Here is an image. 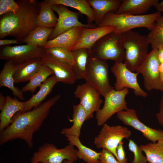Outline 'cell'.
Wrapping results in <instances>:
<instances>
[{
  "instance_id": "cell-1",
  "label": "cell",
  "mask_w": 163,
  "mask_h": 163,
  "mask_svg": "<svg viewBox=\"0 0 163 163\" xmlns=\"http://www.w3.org/2000/svg\"><path fill=\"white\" fill-rule=\"evenodd\" d=\"M60 98V95L57 94L32 110L16 113L11 124L0 131V145L21 139L25 142L29 148H32L34 133L39 129L51 108Z\"/></svg>"
},
{
  "instance_id": "cell-2",
  "label": "cell",
  "mask_w": 163,
  "mask_h": 163,
  "mask_svg": "<svg viewBox=\"0 0 163 163\" xmlns=\"http://www.w3.org/2000/svg\"><path fill=\"white\" fill-rule=\"evenodd\" d=\"M19 8L0 17V39L12 36L22 42L24 38L38 26L37 18L40 6L35 0L16 1Z\"/></svg>"
},
{
  "instance_id": "cell-3",
  "label": "cell",
  "mask_w": 163,
  "mask_h": 163,
  "mask_svg": "<svg viewBox=\"0 0 163 163\" xmlns=\"http://www.w3.org/2000/svg\"><path fill=\"white\" fill-rule=\"evenodd\" d=\"M161 16V13L157 12L140 15L117 14L110 12L105 15L97 27L111 26L114 27L113 32L117 34H123L140 27L146 28L150 31L154 27L156 20Z\"/></svg>"
},
{
  "instance_id": "cell-4",
  "label": "cell",
  "mask_w": 163,
  "mask_h": 163,
  "mask_svg": "<svg viewBox=\"0 0 163 163\" xmlns=\"http://www.w3.org/2000/svg\"><path fill=\"white\" fill-rule=\"evenodd\" d=\"M123 34L113 32L105 35L89 50V57L106 61L122 62L125 57Z\"/></svg>"
},
{
  "instance_id": "cell-5",
  "label": "cell",
  "mask_w": 163,
  "mask_h": 163,
  "mask_svg": "<svg viewBox=\"0 0 163 163\" xmlns=\"http://www.w3.org/2000/svg\"><path fill=\"white\" fill-rule=\"evenodd\" d=\"M124 63L132 72L136 71L145 59L149 43L146 36L129 30L123 33Z\"/></svg>"
},
{
  "instance_id": "cell-6",
  "label": "cell",
  "mask_w": 163,
  "mask_h": 163,
  "mask_svg": "<svg viewBox=\"0 0 163 163\" xmlns=\"http://www.w3.org/2000/svg\"><path fill=\"white\" fill-rule=\"evenodd\" d=\"M84 79L104 97L113 89L109 83L108 65L106 61L89 57Z\"/></svg>"
},
{
  "instance_id": "cell-7",
  "label": "cell",
  "mask_w": 163,
  "mask_h": 163,
  "mask_svg": "<svg viewBox=\"0 0 163 163\" xmlns=\"http://www.w3.org/2000/svg\"><path fill=\"white\" fill-rule=\"evenodd\" d=\"M74 146L69 144L58 149L52 144L45 143L33 153L30 163H63L65 160L74 162L78 158Z\"/></svg>"
},
{
  "instance_id": "cell-8",
  "label": "cell",
  "mask_w": 163,
  "mask_h": 163,
  "mask_svg": "<svg viewBox=\"0 0 163 163\" xmlns=\"http://www.w3.org/2000/svg\"><path fill=\"white\" fill-rule=\"evenodd\" d=\"M131 134V131L126 127L110 126L105 123L95 137L94 143L97 148L105 149L111 152L118 161L117 148L123 139L130 138Z\"/></svg>"
},
{
  "instance_id": "cell-9",
  "label": "cell",
  "mask_w": 163,
  "mask_h": 163,
  "mask_svg": "<svg viewBox=\"0 0 163 163\" xmlns=\"http://www.w3.org/2000/svg\"><path fill=\"white\" fill-rule=\"evenodd\" d=\"M129 92L127 88L120 91L113 88L104 97L103 107L96 112L98 126H103L115 113L128 109L125 98Z\"/></svg>"
},
{
  "instance_id": "cell-10",
  "label": "cell",
  "mask_w": 163,
  "mask_h": 163,
  "mask_svg": "<svg viewBox=\"0 0 163 163\" xmlns=\"http://www.w3.org/2000/svg\"><path fill=\"white\" fill-rule=\"evenodd\" d=\"M46 53L43 47L27 44L6 46L1 49L0 59L18 65L33 60L41 59Z\"/></svg>"
},
{
  "instance_id": "cell-11",
  "label": "cell",
  "mask_w": 163,
  "mask_h": 163,
  "mask_svg": "<svg viewBox=\"0 0 163 163\" xmlns=\"http://www.w3.org/2000/svg\"><path fill=\"white\" fill-rule=\"evenodd\" d=\"M52 9L58 14L57 25L49 36L48 40H53L61 34L76 27L93 28L97 27L95 24H85L78 20L80 13L72 11L66 6L59 4L51 5Z\"/></svg>"
},
{
  "instance_id": "cell-12",
  "label": "cell",
  "mask_w": 163,
  "mask_h": 163,
  "mask_svg": "<svg viewBox=\"0 0 163 163\" xmlns=\"http://www.w3.org/2000/svg\"><path fill=\"white\" fill-rule=\"evenodd\" d=\"M160 64L158 50L152 49L136 71V72L142 75L144 87L148 91L153 89L160 90L163 85L159 70Z\"/></svg>"
},
{
  "instance_id": "cell-13",
  "label": "cell",
  "mask_w": 163,
  "mask_h": 163,
  "mask_svg": "<svg viewBox=\"0 0 163 163\" xmlns=\"http://www.w3.org/2000/svg\"><path fill=\"white\" fill-rule=\"evenodd\" d=\"M112 72L116 80L114 84V89L120 91L125 88L133 89L136 96L145 97L147 93L140 87L138 82L137 76L139 73L129 70L124 63L115 62L111 68Z\"/></svg>"
},
{
  "instance_id": "cell-14",
  "label": "cell",
  "mask_w": 163,
  "mask_h": 163,
  "mask_svg": "<svg viewBox=\"0 0 163 163\" xmlns=\"http://www.w3.org/2000/svg\"><path fill=\"white\" fill-rule=\"evenodd\" d=\"M117 117L124 125L140 132L145 137L152 142L163 140V130L153 129L141 122L134 109L128 108L119 112L117 113Z\"/></svg>"
},
{
  "instance_id": "cell-15",
  "label": "cell",
  "mask_w": 163,
  "mask_h": 163,
  "mask_svg": "<svg viewBox=\"0 0 163 163\" xmlns=\"http://www.w3.org/2000/svg\"><path fill=\"white\" fill-rule=\"evenodd\" d=\"M75 97L79 99L80 104L86 112L88 120L93 117V113L100 109L102 102L101 95L93 86L85 82L77 86L74 92Z\"/></svg>"
},
{
  "instance_id": "cell-16",
  "label": "cell",
  "mask_w": 163,
  "mask_h": 163,
  "mask_svg": "<svg viewBox=\"0 0 163 163\" xmlns=\"http://www.w3.org/2000/svg\"><path fill=\"white\" fill-rule=\"evenodd\" d=\"M41 60L43 64L53 71L58 82L71 85L77 80L72 66L58 60L46 52Z\"/></svg>"
},
{
  "instance_id": "cell-17",
  "label": "cell",
  "mask_w": 163,
  "mask_h": 163,
  "mask_svg": "<svg viewBox=\"0 0 163 163\" xmlns=\"http://www.w3.org/2000/svg\"><path fill=\"white\" fill-rule=\"evenodd\" d=\"M113 30L114 27L111 26L82 27L79 38L71 51L82 48L89 50L100 39Z\"/></svg>"
},
{
  "instance_id": "cell-18",
  "label": "cell",
  "mask_w": 163,
  "mask_h": 163,
  "mask_svg": "<svg viewBox=\"0 0 163 163\" xmlns=\"http://www.w3.org/2000/svg\"><path fill=\"white\" fill-rule=\"evenodd\" d=\"M5 104L0 114V131L8 127L11 123L14 116L23 110L24 102L19 101L16 97L7 95Z\"/></svg>"
},
{
  "instance_id": "cell-19",
  "label": "cell",
  "mask_w": 163,
  "mask_h": 163,
  "mask_svg": "<svg viewBox=\"0 0 163 163\" xmlns=\"http://www.w3.org/2000/svg\"><path fill=\"white\" fill-rule=\"evenodd\" d=\"M158 0H122L115 13L143 15L158 2Z\"/></svg>"
},
{
  "instance_id": "cell-20",
  "label": "cell",
  "mask_w": 163,
  "mask_h": 163,
  "mask_svg": "<svg viewBox=\"0 0 163 163\" xmlns=\"http://www.w3.org/2000/svg\"><path fill=\"white\" fill-rule=\"evenodd\" d=\"M57 82H58L54 75L49 77L39 87L40 89L37 92L33 95L28 100L24 102L23 110L19 112L29 111L32 108L37 107L51 93Z\"/></svg>"
},
{
  "instance_id": "cell-21",
  "label": "cell",
  "mask_w": 163,
  "mask_h": 163,
  "mask_svg": "<svg viewBox=\"0 0 163 163\" xmlns=\"http://www.w3.org/2000/svg\"><path fill=\"white\" fill-rule=\"evenodd\" d=\"M82 27H74L61 34L55 38L48 40L44 46L45 49L59 47L71 50L75 44L80 35Z\"/></svg>"
},
{
  "instance_id": "cell-22",
  "label": "cell",
  "mask_w": 163,
  "mask_h": 163,
  "mask_svg": "<svg viewBox=\"0 0 163 163\" xmlns=\"http://www.w3.org/2000/svg\"><path fill=\"white\" fill-rule=\"evenodd\" d=\"M43 64L41 59H37L16 65L13 74L14 83L29 81Z\"/></svg>"
},
{
  "instance_id": "cell-23",
  "label": "cell",
  "mask_w": 163,
  "mask_h": 163,
  "mask_svg": "<svg viewBox=\"0 0 163 163\" xmlns=\"http://www.w3.org/2000/svg\"><path fill=\"white\" fill-rule=\"evenodd\" d=\"M16 65L10 61H6L0 73V87H5L10 89L13 94L18 99L24 100L25 98L21 90L15 87L13 74Z\"/></svg>"
},
{
  "instance_id": "cell-24",
  "label": "cell",
  "mask_w": 163,
  "mask_h": 163,
  "mask_svg": "<svg viewBox=\"0 0 163 163\" xmlns=\"http://www.w3.org/2000/svg\"><path fill=\"white\" fill-rule=\"evenodd\" d=\"M92 7L95 18V24L97 26L107 13L118 9L120 0H87Z\"/></svg>"
},
{
  "instance_id": "cell-25",
  "label": "cell",
  "mask_w": 163,
  "mask_h": 163,
  "mask_svg": "<svg viewBox=\"0 0 163 163\" xmlns=\"http://www.w3.org/2000/svg\"><path fill=\"white\" fill-rule=\"evenodd\" d=\"M50 5H62L69 7L78 11L81 14L86 15L87 24H92L95 21L93 10L86 0H44Z\"/></svg>"
},
{
  "instance_id": "cell-26",
  "label": "cell",
  "mask_w": 163,
  "mask_h": 163,
  "mask_svg": "<svg viewBox=\"0 0 163 163\" xmlns=\"http://www.w3.org/2000/svg\"><path fill=\"white\" fill-rule=\"evenodd\" d=\"M87 120V113L81 105L79 104L73 105L72 119L70 120L73 122V125L70 128H64L61 130V133L79 137L82 126L84 122Z\"/></svg>"
},
{
  "instance_id": "cell-27",
  "label": "cell",
  "mask_w": 163,
  "mask_h": 163,
  "mask_svg": "<svg viewBox=\"0 0 163 163\" xmlns=\"http://www.w3.org/2000/svg\"><path fill=\"white\" fill-rule=\"evenodd\" d=\"M65 136L69 141V144L76 146L78 148L77 155L78 158L86 163H99V152L84 145L81 142L79 137L69 135Z\"/></svg>"
},
{
  "instance_id": "cell-28",
  "label": "cell",
  "mask_w": 163,
  "mask_h": 163,
  "mask_svg": "<svg viewBox=\"0 0 163 163\" xmlns=\"http://www.w3.org/2000/svg\"><path fill=\"white\" fill-rule=\"evenodd\" d=\"M40 9L37 18L38 26L54 28L56 26L58 18L53 12L51 5L44 0L39 2Z\"/></svg>"
},
{
  "instance_id": "cell-29",
  "label": "cell",
  "mask_w": 163,
  "mask_h": 163,
  "mask_svg": "<svg viewBox=\"0 0 163 163\" xmlns=\"http://www.w3.org/2000/svg\"><path fill=\"white\" fill-rule=\"evenodd\" d=\"M54 28L38 26L24 38L22 42L27 44L44 48Z\"/></svg>"
},
{
  "instance_id": "cell-30",
  "label": "cell",
  "mask_w": 163,
  "mask_h": 163,
  "mask_svg": "<svg viewBox=\"0 0 163 163\" xmlns=\"http://www.w3.org/2000/svg\"><path fill=\"white\" fill-rule=\"evenodd\" d=\"M72 52L75 59L73 69L76 79H84L88 60L89 57V50L82 48Z\"/></svg>"
},
{
  "instance_id": "cell-31",
  "label": "cell",
  "mask_w": 163,
  "mask_h": 163,
  "mask_svg": "<svg viewBox=\"0 0 163 163\" xmlns=\"http://www.w3.org/2000/svg\"><path fill=\"white\" fill-rule=\"evenodd\" d=\"M140 146L149 163H163V140Z\"/></svg>"
},
{
  "instance_id": "cell-32",
  "label": "cell",
  "mask_w": 163,
  "mask_h": 163,
  "mask_svg": "<svg viewBox=\"0 0 163 163\" xmlns=\"http://www.w3.org/2000/svg\"><path fill=\"white\" fill-rule=\"evenodd\" d=\"M53 74V71L50 68L43 64L28 83L22 87L21 90L23 92L30 91L33 93L37 88L40 87L48 78L49 76Z\"/></svg>"
},
{
  "instance_id": "cell-33",
  "label": "cell",
  "mask_w": 163,
  "mask_h": 163,
  "mask_svg": "<svg viewBox=\"0 0 163 163\" xmlns=\"http://www.w3.org/2000/svg\"><path fill=\"white\" fill-rule=\"evenodd\" d=\"M146 37L152 49L163 48V16L156 20L154 27Z\"/></svg>"
},
{
  "instance_id": "cell-34",
  "label": "cell",
  "mask_w": 163,
  "mask_h": 163,
  "mask_svg": "<svg viewBox=\"0 0 163 163\" xmlns=\"http://www.w3.org/2000/svg\"><path fill=\"white\" fill-rule=\"evenodd\" d=\"M45 49L46 53L50 54L58 60L72 66L74 64L73 54L69 50L59 47H50Z\"/></svg>"
},
{
  "instance_id": "cell-35",
  "label": "cell",
  "mask_w": 163,
  "mask_h": 163,
  "mask_svg": "<svg viewBox=\"0 0 163 163\" xmlns=\"http://www.w3.org/2000/svg\"><path fill=\"white\" fill-rule=\"evenodd\" d=\"M129 150L134 155L133 159L129 163H147V159L144 156L140 146H138L133 140L129 139L128 143Z\"/></svg>"
},
{
  "instance_id": "cell-36",
  "label": "cell",
  "mask_w": 163,
  "mask_h": 163,
  "mask_svg": "<svg viewBox=\"0 0 163 163\" xmlns=\"http://www.w3.org/2000/svg\"><path fill=\"white\" fill-rule=\"evenodd\" d=\"M19 7L16 1L0 0V15L14 12L19 8Z\"/></svg>"
},
{
  "instance_id": "cell-37",
  "label": "cell",
  "mask_w": 163,
  "mask_h": 163,
  "mask_svg": "<svg viewBox=\"0 0 163 163\" xmlns=\"http://www.w3.org/2000/svg\"><path fill=\"white\" fill-rule=\"evenodd\" d=\"M99 163H120L110 151L102 149L99 152Z\"/></svg>"
},
{
  "instance_id": "cell-38",
  "label": "cell",
  "mask_w": 163,
  "mask_h": 163,
  "mask_svg": "<svg viewBox=\"0 0 163 163\" xmlns=\"http://www.w3.org/2000/svg\"><path fill=\"white\" fill-rule=\"evenodd\" d=\"M117 152L118 161L120 163H127V159L126 158L125 152L123 147V143L121 142L117 149Z\"/></svg>"
},
{
  "instance_id": "cell-39",
  "label": "cell",
  "mask_w": 163,
  "mask_h": 163,
  "mask_svg": "<svg viewBox=\"0 0 163 163\" xmlns=\"http://www.w3.org/2000/svg\"><path fill=\"white\" fill-rule=\"evenodd\" d=\"M159 108V111L156 114V117L159 124L163 127V94L160 101Z\"/></svg>"
},
{
  "instance_id": "cell-40",
  "label": "cell",
  "mask_w": 163,
  "mask_h": 163,
  "mask_svg": "<svg viewBox=\"0 0 163 163\" xmlns=\"http://www.w3.org/2000/svg\"><path fill=\"white\" fill-rule=\"evenodd\" d=\"M20 42L16 39H2L0 40V45L2 46L12 44H17Z\"/></svg>"
},
{
  "instance_id": "cell-41",
  "label": "cell",
  "mask_w": 163,
  "mask_h": 163,
  "mask_svg": "<svg viewBox=\"0 0 163 163\" xmlns=\"http://www.w3.org/2000/svg\"><path fill=\"white\" fill-rule=\"evenodd\" d=\"M157 11V12L161 13L163 12V1L157 3L154 6Z\"/></svg>"
},
{
  "instance_id": "cell-42",
  "label": "cell",
  "mask_w": 163,
  "mask_h": 163,
  "mask_svg": "<svg viewBox=\"0 0 163 163\" xmlns=\"http://www.w3.org/2000/svg\"><path fill=\"white\" fill-rule=\"evenodd\" d=\"M158 50V56L160 63L163 62V48H160Z\"/></svg>"
},
{
  "instance_id": "cell-43",
  "label": "cell",
  "mask_w": 163,
  "mask_h": 163,
  "mask_svg": "<svg viewBox=\"0 0 163 163\" xmlns=\"http://www.w3.org/2000/svg\"><path fill=\"white\" fill-rule=\"evenodd\" d=\"M6 98L2 93H0V110H1L4 106Z\"/></svg>"
},
{
  "instance_id": "cell-44",
  "label": "cell",
  "mask_w": 163,
  "mask_h": 163,
  "mask_svg": "<svg viewBox=\"0 0 163 163\" xmlns=\"http://www.w3.org/2000/svg\"><path fill=\"white\" fill-rule=\"evenodd\" d=\"M159 70L161 81L163 84V62L160 63Z\"/></svg>"
},
{
  "instance_id": "cell-45",
  "label": "cell",
  "mask_w": 163,
  "mask_h": 163,
  "mask_svg": "<svg viewBox=\"0 0 163 163\" xmlns=\"http://www.w3.org/2000/svg\"><path fill=\"white\" fill-rule=\"evenodd\" d=\"M73 161H72L65 160L63 161V163H73Z\"/></svg>"
},
{
  "instance_id": "cell-46",
  "label": "cell",
  "mask_w": 163,
  "mask_h": 163,
  "mask_svg": "<svg viewBox=\"0 0 163 163\" xmlns=\"http://www.w3.org/2000/svg\"><path fill=\"white\" fill-rule=\"evenodd\" d=\"M160 90L163 92V84Z\"/></svg>"
}]
</instances>
